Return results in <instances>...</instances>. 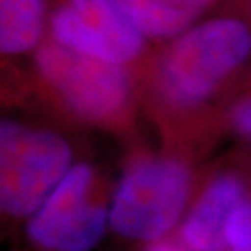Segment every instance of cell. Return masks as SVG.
<instances>
[{
  "mask_svg": "<svg viewBox=\"0 0 251 251\" xmlns=\"http://www.w3.org/2000/svg\"><path fill=\"white\" fill-rule=\"evenodd\" d=\"M88 163L69 170L28 222V238L44 251H90L109 225V210L95 198Z\"/></svg>",
  "mask_w": 251,
  "mask_h": 251,
  "instance_id": "obj_5",
  "label": "cell"
},
{
  "mask_svg": "<svg viewBox=\"0 0 251 251\" xmlns=\"http://www.w3.org/2000/svg\"><path fill=\"white\" fill-rule=\"evenodd\" d=\"M49 33L59 46L123 67L140 56L147 39L123 0H65L51 15Z\"/></svg>",
  "mask_w": 251,
  "mask_h": 251,
  "instance_id": "obj_6",
  "label": "cell"
},
{
  "mask_svg": "<svg viewBox=\"0 0 251 251\" xmlns=\"http://www.w3.org/2000/svg\"><path fill=\"white\" fill-rule=\"evenodd\" d=\"M36 70L75 116L93 124H111L130 103V80L123 65L83 56L57 43H43L34 54Z\"/></svg>",
  "mask_w": 251,
  "mask_h": 251,
  "instance_id": "obj_4",
  "label": "cell"
},
{
  "mask_svg": "<svg viewBox=\"0 0 251 251\" xmlns=\"http://www.w3.org/2000/svg\"><path fill=\"white\" fill-rule=\"evenodd\" d=\"M243 181L233 173L219 175L209 183L179 230V237L191 251H225L230 217L243 201Z\"/></svg>",
  "mask_w": 251,
  "mask_h": 251,
  "instance_id": "obj_7",
  "label": "cell"
},
{
  "mask_svg": "<svg viewBox=\"0 0 251 251\" xmlns=\"http://www.w3.org/2000/svg\"><path fill=\"white\" fill-rule=\"evenodd\" d=\"M147 251H191L189 248H186L183 245H176V243H170V242H158L152 245Z\"/></svg>",
  "mask_w": 251,
  "mask_h": 251,
  "instance_id": "obj_12",
  "label": "cell"
},
{
  "mask_svg": "<svg viewBox=\"0 0 251 251\" xmlns=\"http://www.w3.org/2000/svg\"><path fill=\"white\" fill-rule=\"evenodd\" d=\"M123 3L147 39H176L199 23L214 0H123Z\"/></svg>",
  "mask_w": 251,
  "mask_h": 251,
  "instance_id": "obj_8",
  "label": "cell"
},
{
  "mask_svg": "<svg viewBox=\"0 0 251 251\" xmlns=\"http://www.w3.org/2000/svg\"><path fill=\"white\" fill-rule=\"evenodd\" d=\"M251 56V29L233 17L199 22L178 36L158 65V85L175 106L205 103Z\"/></svg>",
  "mask_w": 251,
  "mask_h": 251,
  "instance_id": "obj_1",
  "label": "cell"
},
{
  "mask_svg": "<svg viewBox=\"0 0 251 251\" xmlns=\"http://www.w3.org/2000/svg\"><path fill=\"white\" fill-rule=\"evenodd\" d=\"M230 124L242 137L251 139V97L245 98L230 113Z\"/></svg>",
  "mask_w": 251,
  "mask_h": 251,
  "instance_id": "obj_11",
  "label": "cell"
},
{
  "mask_svg": "<svg viewBox=\"0 0 251 251\" xmlns=\"http://www.w3.org/2000/svg\"><path fill=\"white\" fill-rule=\"evenodd\" d=\"M46 0H0V51L22 56L41 46L46 29Z\"/></svg>",
  "mask_w": 251,
  "mask_h": 251,
  "instance_id": "obj_9",
  "label": "cell"
},
{
  "mask_svg": "<svg viewBox=\"0 0 251 251\" xmlns=\"http://www.w3.org/2000/svg\"><path fill=\"white\" fill-rule=\"evenodd\" d=\"M72 168V149L61 134L3 119L0 124V205L10 217L39 209Z\"/></svg>",
  "mask_w": 251,
  "mask_h": 251,
  "instance_id": "obj_2",
  "label": "cell"
},
{
  "mask_svg": "<svg viewBox=\"0 0 251 251\" xmlns=\"http://www.w3.org/2000/svg\"><path fill=\"white\" fill-rule=\"evenodd\" d=\"M191 189V173L179 160L149 157L129 167L109 207V227L121 237L155 242L181 217Z\"/></svg>",
  "mask_w": 251,
  "mask_h": 251,
  "instance_id": "obj_3",
  "label": "cell"
},
{
  "mask_svg": "<svg viewBox=\"0 0 251 251\" xmlns=\"http://www.w3.org/2000/svg\"><path fill=\"white\" fill-rule=\"evenodd\" d=\"M228 251H251V199L235 209L227 227Z\"/></svg>",
  "mask_w": 251,
  "mask_h": 251,
  "instance_id": "obj_10",
  "label": "cell"
}]
</instances>
